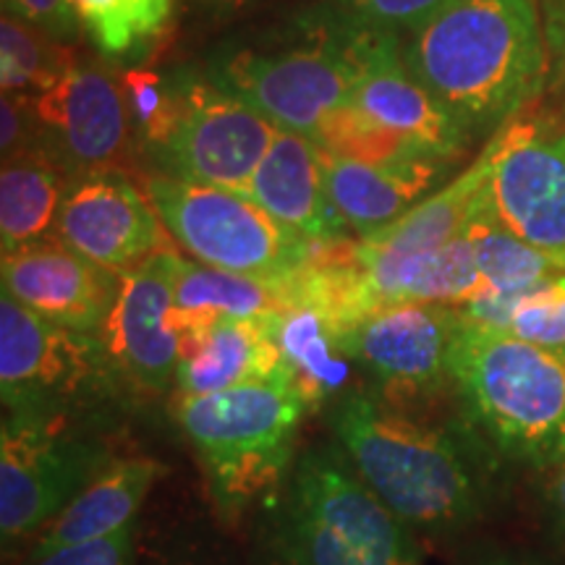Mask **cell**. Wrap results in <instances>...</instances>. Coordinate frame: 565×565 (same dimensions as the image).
Here are the masks:
<instances>
[{
  "label": "cell",
  "instance_id": "6",
  "mask_svg": "<svg viewBox=\"0 0 565 565\" xmlns=\"http://www.w3.org/2000/svg\"><path fill=\"white\" fill-rule=\"evenodd\" d=\"M210 76L275 126L315 139L324 118L353 97V24L343 13L303 17L275 38L231 45Z\"/></svg>",
  "mask_w": 565,
  "mask_h": 565
},
{
  "label": "cell",
  "instance_id": "14",
  "mask_svg": "<svg viewBox=\"0 0 565 565\" xmlns=\"http://www.w3.org/2000/svg\"><path fill=\"white\" fill-rule=\"evenodd\" d=\"M484 207L500 228L565 265V134L500 126Z\"/></svg>",
  "mask_w": 565,
  "mask_h": 565
},
{
  "label": "cell",
  "instance_id": "4",
  "mask_svg": "<svg viewBox=\"0 0 565 565\" xmlns=\"http://www.w3.org/2000/svg\"><path fill=\"white\" fill-rule=\"evenodd\" d=\"M450 385L469 422L511 461L550 471L565 461V362L561 353L463 317Z\"/></svg>",
  "mask_w": 565,
  "mask_h": 565
},
{
  "label": "cell",
  "instance_id": "20",
  "mask_svg": "<svg viewBox=\"0 0 565 565\" xmlns=\"http://www.w3.org/2000/svg\"><path fill=\"white\" fill-rule=\"evenodd\" d=\"M246 194L288 231L307 242H328L345 236L328 189H324L322 150L299 131L280 129L270 150L254 171Z\"/></svg>",
  "mask_w": 565,
  "mask_h": 565
},
{
  "label": "cell",
  "instance_id": "10",
  "mask_svg": "<svg viewBox=\"0 0 565 565\" xmlns=\"http://www.w3.org/2000/svg\"><path fill=\"white\" fill-rule=\"evenodd\" d=\"M278 126L212 76H181V113L160 150V173L244 192Z\"/></svg>",
  "mask_w": 565,
  "mask_h": 565
},
{
  "label": "cell",
  "instance_id": "35",
  "mask_svg": "<svg viewBox=\"0 0 565 565\" xmlns=\"http://www.w3.org/2000/svg\"><path fill=\"white\" fill-rule=\"evenodd\" d=\"M0 150H3V160L38 152L32 92H3V103H0Z\"/></svg>",
  "mask_w": 565,
  "mask_h": 565
},
{
  "label": "cell",
  "instance_id": "13",
  "mask_svg": "<svg viewBox=\"0 0 565 565\" xmlns=\"http://www.w3.org/2000/svg\"><path fill=\"white\" fill-rule=\"evenodd\" d=\"M461 324L458 307L385 303L353 324L343 345L385 395H427L450 385V353Z\"/></svg>",
  "mask_w": 565,
  "mask_h": 565
},
{
  "label": "cell",
  "instance_id": "8",
  "mask_svg": "<svg viewBox=\"0 0 565 565\" xmlns=\"http://www.w3.org/2000/svg\"><path fill=\"white\" fill-rule=\"evenodd\" d=\"M118 377L100 335L76 333L0 296V393L6 414L74 419Z\"/></svg>",
  "mask_w": 565,
  "mask_h": 565
},
{
  "label": "cell",
  "instance_id": "34",
  "mask_svg": "<svg viewBox=\"0 0 565 565\" xmlns=\"http://www.w3.org/2000/svg\"><path fill=\"white\" fill-rule=\"evenodd\" d=\"M24 565H134V526L103 540L66 545L45 555H30Z\"/></svg>",
  "mask_w": 565,
  "mask_h": 565
},
{
  "label": "cell",
  "instance_id": "2",
  "mask_svg": "<svg viewBox=\"0 0 565 565\" xmlns=\"http://www.w3.org/2000/svg\"><path fill=\"white\" fill-rule=\"evenodd\" d=\"M330 429L359 477L404 524L448 534L479 515L482 487L454 435L356 385L330 404Z\"/></svg>",
  "mask_w": 565,
  "mask_h": 565
},
{
  "label": "cell",
  "instance_id": "22",
  "mask_svg": "<svg viewBox=\"0 0 565 565\" xmlns=\"http://www.w3.org/2000/svg\"><path fill=\"white\" fill-rule=\"evenodd\" d=\"M152 458L110 461L55 519L42 529L30 555H45L66 545L103 540L134 524L147 494L160 477Z\"/></svg>",
  "mask_w": 565,
  "mask_h": 565
},
{
  "label": "cell",
  "instance_id": "9",
  "mask_svg": "<svg viewBox=\"0 0 565 565\" xmlns=\"http://www.w3.org/2000/svg\"><path fill=\"white\" fill-rule=\"evenodd\" d=\"M113 461L108 445L74 419L3 416L0 433V534L3 545L42 532Z\"/></svg>",
  "mask_w": 565,
  "mask_h": 565
},
{
  "label": "cell",
  "instance_id": "7",
  "mask_svg": "<svg viewBox=\"0 0 565 565\" xmlns=\"http://www.w3.org/2000/svg\"><path fill=\"white\" fill-rule=\"evenodd\" d=\"M141 183L166 231L196 263L280 282L309 257L312 242L280 225L249 194L160 171Z\"/></svg>",
  "mask_w": 565,
  "mask_h": 565
},
{
  "label": "cell",
  "instance_id": "39",
  "mask_svg": "<svg viewBox=\"0 0 565 565\" xmlns=\"http://www.w3.org/2000/svg\"><path fill=\"white\" fill-rule=\"evenodd\" d=\"M557 21H565V0H561V13H557Z\"/></svg>",
  "mask_w": 565,
  "mask_h": 565
},
{
  "label": "cell",
  "instance_id": "27",
  "mask_svg": "<svg viewBox=\"0 0 565 565\" xmlns=\"http://www.w3.org/2000/svg\"><path fill=\"white\" fill-rule=\"evenodd\" d=\"M471 233H475L479 270H482L487 291L526 294L565 270L561 259L534 249L532 244L521 242L513 233L500 228L487 215V207H482L475 217Z\"/></svg>",
  "mask_w": 565,
  "mask_h": 565
},
{
  "label": "cell",
  "instance_id": "33",
  "mask_svg": "<svg viewBox=\"0 0 565 565\" xmlns=\"http://www.w3.org/2000/svg\"><path fill=\"white\" fill-rule=\"evenodd\" d=\"M345 19L356 24L380 26L391 32H408L429 19L448 0H335Z\"/></svg>",
  "mask_w": 565,
  "mask_h": 565
},
{
  "label": "cell",
  "instance_id": "11",
  "mask_svg": "<svg viewBox=\"0 0 565 565\" xmlns=\"http://www.w3.org/2000/svg\"><path fill=\"white\" fill-rule=\"evenodd\" d=\"M38 152L68 179L118 168L129 158L124 82L100 63L76 61L53 87L32 95Z\"/></svg>",
  "mask_w": 565,
  "mask_h": 565
},
{
  "label": "cell",
  "instance_id": "41",
  "mask_svg": "<svg viewBox=\"0 0 565 565\" xmlns=\"http://www.w3.org/2000/svg\"><path fill=\"white\" fill-rule=\"evenodd\" d=\"M217 3H242V0H217Z\"/></svg>",
  "mask_w": 565,
  "mask_h": 565
},
{
  "label": "cell",
  "instance_id": "42",
  "mask_svg": "<svg viewBox=\"0 0 565 565\" xmlns=\"http://www.w3.org/2000/svg\"><path fill=\"white\" fill-rule=\"evenodd\" d=\"M561 356H563V362H565V351H561Z\"/></svg>",
  "mask_w": 565,
  "mask_h": 565
},
{
  "label": "cell",
  "instance_id": "21",
  "mask_svg": "<svg viewBox=\"0 0 565 565\" xmlns=\"http://www.w3.org/2000/svg\"><path fill=\"white\" fill-rule=\"evenodd\" d=\"M282 372L278 345L265 320H223L181 335L175 377L179 398L207 395Z\"/></svg>",
  "mask_w": 565,
  "mask_h": 565
},
{
  "label": "cell",
  "instance_id": "26",
  "mask_svg": "<svg viewBox=\"0 0 565 565\" xmlns=\"http://www.w3.org/2000/svg\"><path fill=\"white\" fill-rule=\"evenodd\" d=\"M484 291V278L479 270L477 244L471 225L461 236L454 238L433 257L422 259L408 267V270L395 280L391 301H424V303H445V307H463L475 296Z\"/></svg>",
  "mask_w": 565,
  "mask_h": 565
},
{
  "label": "cell",
  "instance_id": "38",
  "mask_svg": "<svg viewBox=\"0 0 565 565\" xmlns=\"http://www.w3.org/2000/svg\"><path fill=\"white\" fill-rule=\"evenodd\" d=\"M475 565H524V563L505 561V557H490V561H482V563H475Z\"/></svg>",
  "mask_w": 565,
  "mask_h": 565
},
{
  "label": "cell",
  "instance_id": "15",
  "mask_svg": "<svg viewBox=\"0 0 565 565\" xmlns=\"http://www.w3.org/2000/svg\"><path fill=\"white\" fill-rule=\"evenodd\" d=\"M160 223L150 196L121 168H105L68 179L55 238L89 263L124 275L166 246Z\"/></svg>",
  "mask_w": 565,
  "mask_h": 565
},
{
  "label": "cell",
  "instance_id": "30",
  "mask_svg": "<svg viewBox=\"0 0 565 565\" xmlns=\"http://www.w3.org/2000/svg\"><path fill=\"white\" fill-rule=\"evenodd\" d=\"M84 30L105 55H126L150 45L173 13V0H71Z\"/></svg>",
  "mask_w": 565,
  "mask_h": 565
},
{
  "label": "cell",
  "instance_id": "32",
  "mask_svg": "<svg viewBox=\"0 0 565 565\" xmlns=\"http://www.w3.org/2000/svg\"><path fill=\"white\" fill-rule=\"evenodd\" d=\"M505 330L540 349L565 351V275H555L521 296Z\"/></svg>",
  "mask_w": 565,
  "mask_h": 565
},
{
  "label": "cell",
  "instance_id": "17",
  "mask_svg": "<svg viewBox=\"0 0 565 565\" xmlns=\"http://www.w3.org/2000/svg\"><path fill=\"white\" fill-rule=\"evenodd\" d=\"M0 280L34 315L87 335H100L121 286V275L89 263L61 238L3 254Z\"/></svg>",
  "mask_w": 565,
  "mask_h": 565
},
{
  "label": "cell",
  "instance_id": "29",
  "mask_svg": "<svg viewBox=\"0 0 565 565\" xmlns=\"http://www.w3.org/2000/svg\"><path fill=\"white\" fill-rule=\"evenodd\" d=\"M315 141L322 152L333 158L370 162V166H387V162L433 152L408 134L377 124L353 100L343 103L324 118L315 134Z\"/></svg>",
  "mask_w": 565,
  "mask_h": 565
},
{
  "label": "cell",
  "instance_id": "1",
  "mask_svg": "<svg viewBox=\"0 0 565 565\" xmlns=\"http://www.w3.org/2000/svg\"><path fill=\"white\" fill-rule=\"evenodd\" d=\"M404 34L408 71L466 137L505 126L545 74L532 0H448Z\"/></svg>",
  "mask_w": 565,
  "mask_h": 565
},
{
  "label": "cell",
  "instance_id": "18",
  "mask_svg": "<svg viewBox=\"0 0 565 565\" xmlns=\"http://www.w3.org/2000/svg\"><path fill=\"white\" fill-rule=\"evenodd\" d=\"M351 24L356 58V87L351 100L377 124L408 134L443 158H454L469 137L408 71L398 32L356 21Z\"/></svg>",
  "mask_w": 565,
  "mask_h": 565
},
{
  "label": "cell",
  "instance_id": "5",
  "mask_svg": "<svg viewBox=\"0 0 565 565\" xmlns=\"http://www.w3.org/2000/svg\"><path fill=\"white\" fill-rule=\"evenodd\" d=\"M307 414L286 372L228 391L183 395L175 419L200 456L217 511L238 515L280 490L296 463Z\"/></svg>",
  "mask_w": 565,
  "mask_h": 565
},
{
  "label": "cell",
  "instance_id": "24",
  "mask_svg": "<svg viewBox=\"0 0 565 565\" xmlns=\"http://www.w3.org/2000/svg\"><path fill=\"white\" fill-rule=\"evenodd\" d=\"M278 309L282 301L273 282L181 257L173 294V324L179 335L223 320H265Z\"/></svg>",
  "mask_w": 565,
  "mask_h": 565
},
{
  "label": "cell",
  "instance_id": "19",
  "mask_svg": "<svg viewBox=\"0 0 565 565\" xmlns=\"http://www.w3.org/2000/svg\"><path fill=\"white\" fill-rule=\"evenodd\" d=\"M448 160L427 152L387 166H370L322 152L324 189L345 228L366 238L387 228L433 192L448 171Z\"/></svg>",
  "mask_w": 565,
  "mask_h": 565
},
{
  "label": "cell",
  "instance_id": "37",
  "mask_svg": "<svg viewBox=\"0 0 565 565\" xmlns=\"http://www.w3.org/2000/svg\"><path fill=\"white\" fill-rule=\"evenodd\" d=\"M545 503L550 511V521L555 526V534L565 542V461L547 471Z\"/></svg>",
  "mask_w": 565,
  "mask_h": 565
},
{
  "label": "cell",
  "instance_id": "28",
  "mask_svg": "<svg viewBox=\"0 0 565 565\" xmlns=\"http://www.w3.org/2000/svg\"><path fill=\"white\" fill-rule=\"evenodd\" d=\"M74 51L40 26L3 11L0 19V82L3 92H42L74 66Z\"/></svg>",
  "mask_w": 565,
  "mask_h": 565
},
{
  "label": "cell",
  "instance_id": "25",
  "mask_svg": "<svg viewBox=\"0 0 565 565\" xmlns=\"http://www.w3.org/2000/svg\"><path fill=\"white\" fill-rule=\"evenodd\" d=\"M68 175L42 154L3 160L0 171V244L3 254L51 238Z\"/></svg>",
  "mask_w": 565,
  "mask_h": 565
},
{
  "label": "cell",
  "instance_id": "40",
  "mask_svg": "<svg viewBox=\"0 0 565 565\" xmlns=\"http://www.w3.org/2000/svg\"><path fill=\"white\" fill-rule=\"evenodd\" d=\"M561 24V40H563V47H565V21H557Z\"/></svg>",
  "mask_w": 565,
  "mask_h": 565
},
{
  "label": "cell",
  "instance_id": "12",
  "mask_svg": "<svg viewBox=\"0 0 565 565\" xmlns=\"http://www.w3.org/2000/svg\"><path fill=\"white\" fill-rule=\"evenodd\" d=\"M181 257L162 246L121 275L116 301L100 330L103 349L118 383L166 395L175 387L181 335L173 324V294Z\"/></svg>",
  "mask_w": 565,
  "mask_h": 565
},
{
  "label": "cell",
  "instance_id": "23",
  "mask_svg": "<svg viewBox=\"0 0 565 565\" xmlns=\"http://www.w3.org/2000/svg\"><path fill=\"white\" fill-rule=\"evenodd\" d=\"M267 328L278 345L282 372L309 412L333 404L349 391L353 359L343 345V333L320 309L282 307L267 317Z\"/></svg>",
  "mask_w": 565,
  "mask_h": 565
},
{
  "label": "cell",
  "instance_id": "3",
  "mask_svg": "<svg viewBox=\"0 0 565 565\" xmlns=\"http://www.w3.org/2000/svg\"><path fill=\"white\" fill-rule=\"evenodd\" d=\"M267 565H419L414 529L359 477L338 443L296 458L270 498Z\"/></svg>",
  "mask_w": 565,
  "mask_h": 565
},
{
  "label": "cell",
  "instance_id": "36",
  "mask_svg": "<svg viewBox=\"0 0 565 565\" xmlns=\"http://www.w3.org/2000/svg\"><path fill=\"white\" fill-rule=\"evenodd\" d=\"M3 9L40 26L58 42H74L84 26L71 0H3Z\"/></svg>",
  "mask_w": 565,
  "mask_h": 565
},
{
  "label": "cell",
  "instance_id": "31",
  "mask_svg": "<svg viewBox=\"0 0 565 565\" xmlns=\"http://www.w3.org/2000/svg\"><path fill=\"white\" fill-rule=\"evenodd\" d=\"M121 82L134 126L150 150H160L179 121L181 76L171 79L152 68H129Z\"/></svg>",
  "mask_w": 565,
  "mask_h": 565
},
{
  "label": "cell",
  "instance_id": "16",
  "mask_svg": "<svg viewBox=\"0 0 565 565\" xmlns=\"http://www.w3.org/2000/svg\"><path fill=\"white\" fill-rule=\"evenodd\" d=\"M494 158H498V134L469 171H463L448 186L424 196L387 228L359 238L356 257L380 307L391 301L395 280L408 267L433 257L475 223V217L484 207Z\"/></svg>",
  "mask_w": 565,
  "mask_h": 565
}]
</instances>
